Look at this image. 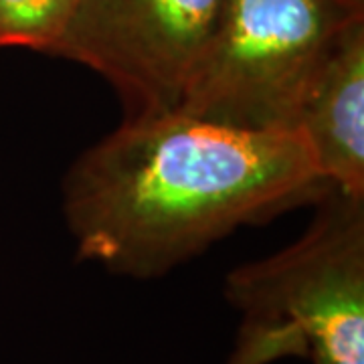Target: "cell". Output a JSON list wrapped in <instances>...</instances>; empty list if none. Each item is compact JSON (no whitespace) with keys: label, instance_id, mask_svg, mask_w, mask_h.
<instances>
[{"label":"cell","instance_id":"3957f363","mask_svg":"<svg viewBox=\"0 0 364 364\" xmlns=\"http://www.w3.org/2000/svg\"><path fill=\"white\" fill-rule=\"evenodd\" d=\"M344 0H225L181 109L247 130H294L301 95L354 16Z\"/></svg>","mask_w":364,"mask_h":364},{"label":"cell","instance_id":"277c9868","mask_svg":"<svg viewBox=\"0 0 364 364\" xmlns=\"http://www.w3.org/2000/svg\"><path fill=\"white\" fill-rule=\"evenodd\" d=\"M225 0H77L53 55L116 85L130 117L172 112L213 37Z\"/></svg>","mask_w":364,"mask_h":364},{"label":"cell","instance_id":"52a82bcc","mask_svg":"<svg viewBox=\"0 0 364 364\" xmlns=\"http://www.w3.org/2000/svg\"><path fill=\"white\" fill-rule=\"evenodd\" d=\"M346 4H350L352 9H356V11H364V0H344Z\"/></svg>","mask_w":364,"mask_h":364},{"label":"cell","instance_id":"7a4b0ae2","mask_svg":"<svg viewBox=\"0 0 364 364\" xmlns=\"http://www.w3.org/2000/svg\"><path fill=\"white\" fill-rule=\"evenodd\" d=\"M241 312L227 364H364V198L334 188L308 233L227 277Z\"/></svg>","mask_w":364,"mask_h":364},{"label":"cell","instance_id":"8992f818","mask_svg":"<svg viewBox=\"0 0 364 364\" xmlns=\"http://www.w3.org/2000/svg\"><path fill=\"white\" fill-rule=\"evenodd\" d=\"M77 0H0V49L26 47L53 53Z\"/></svg>","mask_w":364,"mask_h":364},{"label":"cell","instance_id":"6da1fadb","mask_svg":"<svg viewBox=\"0 0 364 364\" xmlns=\"http://www.w3.org/2000/svg\"><path fill=\"white\" fill-rule=\"evenodd\" d=\"M326 186L298 130H247L172 109L128 117L67 172L81 259L154 277Z\"/></svg>","mask_w":364,"mask_h":364},{"label":"cell","instance_id":"5b68a950","mask_svg":"<svg viewBox=\"0 0 364 364\" xmlns=\"http://www.w3.org/2000/svg\"><path fill=\"white\" fill-rule=\"evenodd\" d=\"M294 130L326 186L364 198V14L342 28L301 95Z\"/></svg>","mask_w":364,"mask_h":364}]
</instances>
